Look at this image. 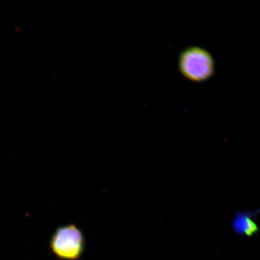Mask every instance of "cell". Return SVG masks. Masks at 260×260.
Returning a JSON list of instances; mask_svg holds the SVG:
<instances>
[{
    "mask_svg": "<svg viewBox=\"0 0 260 260\" xmlns=\"http://www.w3.org/2000/svg\"><path fill=\"white\" fill-rule=\"evenodd\" d=\"M235 226L237 232L246 236L252 235L256 231L255 223L246 216L239 217L235 221Z\"/></svg>",
    "mask_w": 260,
    "mask_h": 260,
    "instance_id": "3",
    "label": "cell"
},
{
    "mask_svg": "<svg viewBox=\"0 0 260 260\" xmlns=\"http://www.w3.org/2000/svg\"><path fill=\"white\" fill-rule=\"evenodd\" d=\"M178 69L186 79L194 83H203L215 73V61L206 49L198 46L188 47L178 56Z\"/></svg>",
    "mask_w": 260,
    "mask_h": 260,
    "instance_id": "1",
    "label": "cell"
},
{
    "mask_svg": "<svg viewBox=\"0 0 260 260\" xmlns=\"http://www.w3.org/2000/svg\"><path fill=\"white\" fill-rule=\"evenodd\" d=\"M85 244L82 231L71 223L54 230L49 241V248L58 259L79 260L85 250Z\"/></svg>",
    "mask_w": 260,
    "mask_h": 260,
    "instance_id": "2",
    "label": "cell"
}]
</instances>
